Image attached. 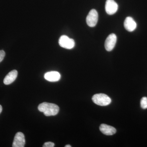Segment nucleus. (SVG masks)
<instances>
[{
  "label": "nucleus",
  "mask_w": 147,
  "mask_h": 147,
  "mask_svg": "<svg viewBox=\"0 0 147 147\" xmlns=\"http://www.w3.org/2000/svg\"><path fill=\"white\" fill-rule=\"evenodd\" d=\"M118 9V5L114 0H107L105 3V9L106 13L109 15H113Z\"/></svg>",
  "instance_id": "39448f33"
},
{
  "label": "nucleus",
  "mask_w": 147,
  "mask_h": 147,
  "mask_svg": "<svg viewBox=\"0 0 147 147\" xmlns=\"http://www.w3.org/2000/svg\"><path fill=\"white\" fill-rule=\"evenodd\" d=\"M59 42L61 47L67 49H72L75 46L74 40L66 35L61 36L59 39Z\"/></svg>",
  "instance_id": "7ed1b4c3"
},
{
  "label": "nucleus",
  "mask_w": 147,
  "mask_h": 147,
  "mask_svg": "<svg viewBox=\"0 0 147 147\" xmlns=\"http://www.w3.org/2000/svg\"><path fill=\"white\" fill-rule=\"evenodd\" d=\"M17 75L18 71L17 70H13L10 71L4 79V84L7 85L11 84L16 80Z\"/></svg>",
  "instance_id": "9b49d317"
},
{
  "label": "nucleus",
  "mask_w": 147,
  "mask_h": 147,
  "mask_svg": "<svg viewBox=\"0 0 147 147\" xmlns=\"http://www.w3.org/2000/svg\"><path fill=\"white\" fill-rule=\"evenodd\" d=\"M92 100L96 105L100 106H107L111 103L112 100L108 96L104 94H97L94 95Z\"/></svg>",
  "instance_id": "f03ea898"
},
{
  "label": "nucleus",
  "mask_w": 147,
  "mask_h": 147,
  "mask_svg": "<svg viewBox=\"0 0 147 147\" xmlns=\"http://www.w3.org/2000/svg\"><path fill=\"white\" fill-rule=\"evenodd\" d=\"M71 146L69 145H66L65 147H71Z\"/></svg>",
  "instance_id": "dca6fc26"
},
{
  "label": "nucleus",
  "mask_w": 147,
  "mask_h": 147,
  "mask_svg": "<svg viewBox=\"0 0 147 147\" xmlns=\"http://www.w3.org/2000/svg\"><path fill=\"white\" fill-rule=\"evenodd\" d=\"M141 106L142 109H147V98L143 97L141 100Z\"/></svg>",
  "instance_id": "f8f14e48"
},
{
  "label": "nucleus",
  "mask_w": 147,
  "mask_h": 147,
  "mask_svg": "<svg viewBox=\"0 0 147 147\" xmlns=\"http://www.w3.org/2000/svg\"><path fill=\"white\" fill-rule=\"evenodd\" d=\"M2 111V107L1 105H0V114L1 113Z\"/></svg>",
  "instance_id": "2eb2a0df"
},
{
  "label": "nucleus",
  "mask_w": 147,
  "mask_h": 147,
  "mask_svg": "<svg viewBox=\"0 0 147 147\" xmlns=\"http://www.w3.org/2000/svg\"><path fill=\"white\" fill-rule=\"evenodd\" d=\"M5 55V53L4 51L3 50H0V63L3 60Z\"/></svg>",
  "instance_id": "4468645a"
},
{
  "label": "nucleus",
  "mask_w": 147,
  "mask_h": 147,
  "mask_svg": "<svg viewBox=\"0 0 147 147\" xmlns=\"http://www.w3.org/2000/svg\"><path fill=\"white\" fill-rule=\"evenodd\" d=\"M98 20V13L95 9L90 11L86 17V23L89 26L94 27L97 24Z\"/></svg>",
  "instance_id": "20e7f679"
},
{
  "label": "nucleus",
  "mask_w": 147,
  "mask_h": 147,
  "mask_svg": "<svg viewBox=\"0 0 147 147\" xmlns=\"http://www.w3.org/2000/svg\"><path fill=\"white\" fill-rule=\"evenodd\" d=\"M124 26L129 32H133L137 28L136 22L131 17H127L124 22Z\"/></svg>",
  "instance_id": "6e6552de"
},
{
  "label": "nucleus",
  "mask_w": 147,
  "mask_h": 147,
  "mask_svg": "<svg viewBox=\"0 0 147 147\" xmlns=\"http://www.w3.org/2000/svg\"><path fill=\"white\" fill-rule=\"evenodd\" d=\"M38 109L43 113L45 116H51L56 115L59 113V108L54 103L43 102L38 105Z\"/></svg>",
  "instance_id": "f257e3e1"
},
{
  "label": "nucleus",
  "mask_w": 147,
  "mask_h": 147,
  "mask_svg": "<svg viewBox=\"0 0 147 147\" xmlns=\"http://www.w3.org/2000/svg\"><path fill=\"white\" fill-rule=\"evenodd\" d=\"M55 144L54 143L52 142H47L43 144V147H53L55 146Z\"/></svg>",
  "instance_id": "ddd939ff"
},
{
  "label": "nucleus",
  "mask_w": 147,
  "mask_h": 147,
  "mask_svg": "<svg viewBox=\"0 0 147 147\" xmlns=\"http://www.w3.org/2000/svg\"><path fill=\"white\" fill-rule=\"evenodd\" d=\"M26 141L25 136L22 132H18L15 135L12 144L13 147H24Z\"/></svg>",
  "instance_id": "0eeeda50"
},
{
  "label": "nucleus",
  "mask_w": 147,
  "mask_h": 147,
  "mask_svg": "<svg viewBox=\"0 0 147 147\" xmlns=\"http://www.w3.org/2000/svg\"><path fill=\"white\" fill-rule=\"evenodd\" d=\"M100 131L106 135H113L116 133L117 130L115 127L105 124L100 125L99 127Z\"/></svg>",
  "instance_id": "9d476101"
},
{
  "label": "nucleus",
  "mask_w": 147,
  "mask_h": 147,
  "mask_svg": "<svg viewBox=\"0 0 147 147\" xmlns=\"http://www.w3.org/2000/svg\"><path fill=\"white\" fill-rule=\"evenodd\" d=\"M117 37L115 34H111L106 38L105 42V47L107 51H112L115 46Z\"/></svg>",
  "instance_id": "423d86ee"
},
{
  "label": "nucleus",
  "mask_w": 147,
  "mask_h": 147,
  "mask_svg": "<svg viewBox=\"0 0 147 147\" xmlns=\"http://www.w3.org/2000/svg\"><path fill=\"white\" fill-rule=\"evenodd\" d=\"M44 78L49 82H58L60 79L61 75L58 71H51L45 73Z\"/></svg>",
  "instance_id": "1a4fd4ad"
}]
</instances>
